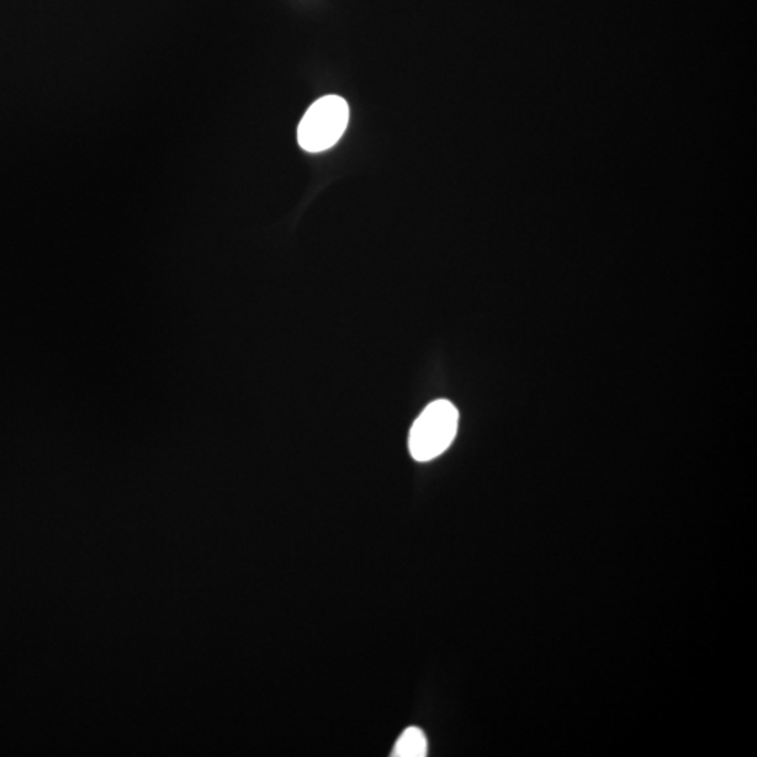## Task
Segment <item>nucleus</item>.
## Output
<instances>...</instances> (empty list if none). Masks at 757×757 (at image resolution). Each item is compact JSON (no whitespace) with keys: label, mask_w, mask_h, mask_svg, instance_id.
Listing matches in <instances>:
<instances>
[{"label":"nucleus","mask_w":757,"mask_h":757,"mask_svg":"<svg viewBox=\"0 0 757 757\" xmlns=\"http://www.w3.org/2000/svg\"><path fill=\"white\" fill-rule=\"evenodd\" d=\"M459 411L451 401L437 400L412 423L409 449L417 462H430L447 451L457 437Z\"/></svg>","instance_id":"obj_1"},{"label":"nucleus","mask_w":757,"mask_h":757,"mask_svg":"<svg viewBox=\"0 0 757 757\" xmlns=\"http://www.w3.org/2000/svg\"><path fill=\"white\" fill-rule=\"evenodd\" d=\"M349 108L340 96H325L311 104L301 119L298 142L301 150L319 153L330 150L347 130Z\"/></svg>","instance_id":"obj_2"},{"label":"nucleus","mask_w":757,"mask_h":757,"mask_svg":"<svg viewBox=\"0 0 757 757\" xmlns=\"http://www.w3.org/2000/svg\"><path fill=\"white\" fill-rule=\"evenodd\" d=\"M428 755V740L420 728H407L393 749V757H426Z\"/></svg>","instance_id":"obj_3"}]
</instances>
